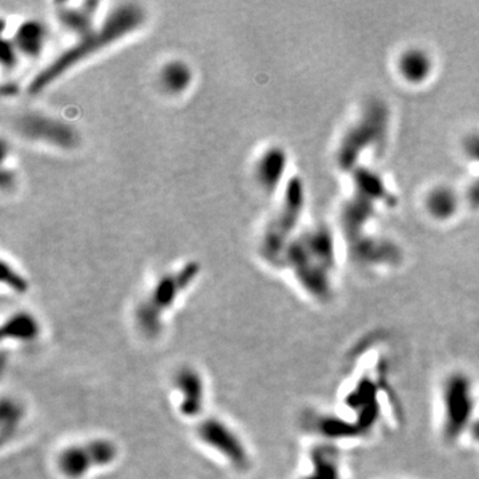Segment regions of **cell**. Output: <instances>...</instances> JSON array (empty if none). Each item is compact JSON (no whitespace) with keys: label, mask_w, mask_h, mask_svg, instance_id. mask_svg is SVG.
Masks as SVG:
<instances>
[{"label":"cell","mask_w":479,"mask_h":479,"mask_svg":"<svg viewBox=\"0 0 479 479\" xmlns=\"http://www.w3.org/2000/svg\"><path fill=\"white\" fill-rule=\"evenodd\" d=\"M146 10L136 3H120L108 11L98 26L80 38L59 56L39 71L29 84V92L35 95L49 89V86L75 69L81 61L95 56L98 52L127 38L128 35L143 27L146 23Z\"/></svg>","instance_id":"1"},{"label":"cell","mask_w":479,"mask_h":479,"mask_svg":"<svg viewBox=\"0 0 479 479\" xmlns=\"http://www.w3.org/2000/svg\"><path fill=\"white\" fill-rule=\"evenodd\" d=\"M198 273L200 265L188 263L173 272L163 274L137 305L135 321L138 331L147 337L157 336L161 331L166 314L195 283Z\"/></svg>","instance_id":"2"},{"label":"cell","mask_w":479,"mask_h":479,"mask_svg":"<svg viewBox=\"0 0 479 479\" xmlns=\"http://www.w3.org/2000/svg\"><path fill=\"white\" fill-rule=\"evenodd\" d=\"M14 131L30 141L59 149H72L79 143L78 129L63 119L43 112H23L12 121Z\"/></svg>","instance_id":"3"},{"label":"cell","mask_w":479,"mask_h":479,"mask_svg":"<svg viewBox=\"0 0 479 479\" xmlns=\"http://www.w3.org/2000/svg\"><path fill=\"white\" fill-rule=\"evenodd\" d=\"M118 457V448L106 438L91 440L63 450L58 457V469L63 477L81 479L94 470L112 465Z\"/></svg>","instance_id":"4"},{"label":"cell","mask_w":479,"mask_h":479,"mask_svg":"<svg viewBox=\"0 0 479 479\" xmlns=\"http://www.w3.org/2000/svg\"><path fill=\"white\" fill-rule=\"evenodd\" d=\"M301 203H303L301 189L300 186L293 181L285 195L284 204L281 206L280 212L269 223L261 238L260 251L263 257L268 261H280L284 251L285 241L292 232L294 223L300 215Z\"/></svg>","instance_id":"5"},{"label":"cell","mask_w":479,"mask_h":479,"mask_svg":"<svg viewBox=\"0 0 479 479\" xmlns=\"http://www.w3.org/2000/svg\"><path fill=\"white\" fill-rule=\"evenodd\" d=\"M200 440L221 455L228 463L237 469H245L249 465V454L244 442L224 420L208 418L197 429Z\"/></svg>","instance_id":"6"},{"label":"cell","mask_w":479,"mask_h":479,"mask_svg":"<svg viewBox=\"0 0 479 479\" xmlns=\"http://www.w3.org/2000/svg\"><path fill=\"white\" fill-rule=\"evenodd\" d=\"M99 6V1L55 3V15L63 30L76 35L80 39L98 26L96 12Z\"/></svg>","instance_id":"7"},{"label":"cell","mask_w":479,"mask_h":479,"mask_svg":"<svg viewBox=\"0 0 479 479\" xmlns=\"http://www.w3.org/2000/svg\"><path fill=\"white\" fill-rule=\"evenodd\" d=\"M175 388L181 414L184 417L200 414L206 403V383L201 374L192 368L181 369L175 378Z\"/></svg>","instance_id":"8"},{"label":"cell","mask_w":479,"mask_h":479,"mask_svg":"<svg viewBox=\"0 0 479 479\" xmlns=\"http://www.w3.org/2000/svg\"><path fill=\"white\" fill-rule=\"evenodd\" d=\"M49 39V30L43 21L38 19L24 20L19 24L12 38L20 55L27 58H38Z\"/></svg>","instance_id":"9"},{"label":"cell","mask_w":479,"mask_h":479,"mask_svg":"<svg viewBox=\"0 0 479 479\" xmlns=\"http://www.w3.org/2000/svg\"><path fill=\"white\" fill-rule=\"evenodd\" d=\"M286 158L280 148H271L264 152L256 164L257 183L265 191L272 192L284 175Z\"/></svg>","instance_id":"10"},{"label":"cell","mask_w":479,"mask_h":479,"mask_svg":"<svg viewBox=\"0 0 479 479\" xmlns=\"http://www.w3.org/2000/svg\"><path fill=\"white\" fill-rule=\"evenodd\" d=\"M193 81V72L189 64L183 60H171L166 63L158 74V83L161 89L169 95H181L191 87Z\"/></svg>","instance_id":"11"},{"label":"cell","mask_w":479,"mask_h":479,"mask_svg":"<svg viewBox=\"0 0 479 479\" xmlns=\"http://www.w3.org/2000/svg\"><path fill=\"white\" fill-rule=\"evenodd\" d=\"M39 334V323L29 313L14 314L4 323L3 337H9L14 341L30 343Z\"/></svg>","instance_id":"12"},{"label":"cell","mask_w":479,"mask_h":479,"mask_svg":"<svg viewBox=\"0 0 479 479\" xmlns=\"http://www.w3.org/2000/svg\"><path fill=\"white\" fill-rule=\"evenodd\" d=\"M1 425H3V437L6 438L7 437V431L9 433H14L15 429L18 428V423H19L20 420H21V408H20L19 403L18 402L12 401V400H9V401H3V405H1Z\"/></svg>","instance_id":"13"},{"label":"cell","mask_w":479,"mask_h":479,"mask_svg":"<svg viewBox=\"0 0 479 479\" xmlns=\"http://www.w3.org/2000/svg\"><path fill=\"white\" fill-rule=\"evenodd\" d=\"M428 64L429 63L426 61L423 55H420L418 52H410V55L403 58L401 66L406 76L418 80L423 76L425 71L428 69Z\"/></svg>","instance_id":"14"},{"label":"cell","mask_w":479,"mask_h":479,"mask_svg":"<svg viewBox=\"0 0 479 479\" xmlns=\"http://www.w3.org/2000/svg\"><path fill=\"white\" fill-rule=\"evenodd\" d=\"M3 283L9 285L10 289L18 292V293H24L27 291V281L21 274L12 266V265L3 263Z\"/></svg>","instance_id":"15"},{"label":"cell","mask_w":479,"mask_h":479,"mask_svg":"<svg viewBox=\"0 0 479 479\" xmlns=\"http://www.w3.org/2000/svg\"><path fill=\"white\" fill-rule=\"evenodd\" d=\"M19 51L12 43V40H4L1 49V64L4 69H15L19 61Z\"/></svg>","instance_id":"16"}]
</instances>
